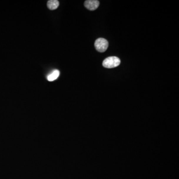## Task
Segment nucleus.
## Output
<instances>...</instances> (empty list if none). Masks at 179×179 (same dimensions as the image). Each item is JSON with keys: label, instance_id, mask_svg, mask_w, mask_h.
I'll return each mask as SVG.
<instances>
[{"label": "nucleus", "instance_id": "f03ea898", "mask_svg": "<svg viewBox=\"0 0 179 179\" xmlns=\"http://www.w3.org/2000/svg\"><path fill=\"white\" fill-rule=\"evenodd\" d=\"M109 43L107 40L103 38L97 39L95 43V47L96 50L100 52H104L107 49Z\"/></svg>", "mask_w": 179, "mask_h": 179}, {"label": "nucleus", "instance_id": "20e7f679", "mask_svg": "<svg viewBox=\"0 0 179 179\" xmlns=\"http://www.w3.org/2000/svg\"><path fill=\"white\" fill-rule=\"evenodd\" d=\"M59 1L57 0H50L47 2V7L51 10H54L59 6Z\"/></svg>", "mask_w": 179, "mask_h": 179}, {"label": "nucleus", "instance_id": "7ed1b4c3", "mask_svg": "<svg viewBox=\"0 0 179 179\" xmlns=\"http://www.w3.org/2000/svg\"><path fill=\"white\" fill-rule=\"evenodd\" d=\"M99 1L97 0H87L84 3L85 6L88 10L94 11L99 6Z\"/></svg>", "mask_w": 179, "mask_h": 179}, {"label": "nucleus", "instance_id": "39448f33", "mask_svg": "<svg viewBox=\"0 0 179 179\" xmlns=\"http://www.w3.org/2000/svg\"><path fill=\"white\" fill-rule=\"evenodd\" d=\"M60 75V72L58 70H55L47 77V80L50 82L53 81L58 78Z\"/></svg>", "mask_w": 179, "mask_h": 179}, {"label": "nucleus", "instance_id": "f257e3e1", "mask_svg": "<svg viewBox=\"0 0 179 179\" xmlns=\"http://www.w3.org/2000/svg\"><path fill=\"white\" fill-rule=\"evenodd\" d=\"M120 63V60L115 56L109 57L104 60L102 65L107 68H112L117 67Z\"/></svg>", "mask_w": 179, "mask_h": 179}]
</instances>
